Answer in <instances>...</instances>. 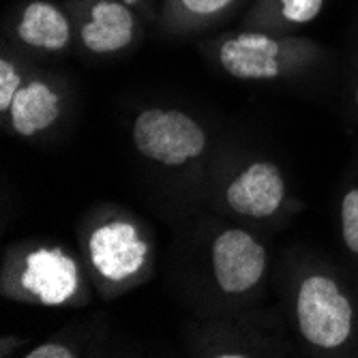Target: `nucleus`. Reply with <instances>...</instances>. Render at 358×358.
Returning <instances> with one entry per match:
<instances>
[{"mask_svg":"<svg viewBox=\"0 0 358 358\" xmlns=\"http://www.w3.org/2000/svg\"><path fill=\"white\" fill-rule=\"evenodd\" d=\"M356 103H358V90H356Z\"/></svg>","mask_w":358,"mask_h":358,"instance_id":"obj_17","label":"nucleus"},{"mask_svg":"<svg viewBox=\"0 0 358 358\" xmlns=\"http://www.w3.org/2000/svg\"><path fill=\"white\" fill-rule=\"evenodd\" d=\"M82 39L92 52H116L134 39V17L118 3H96L92 7V22L82 28Z\"/></svg>","mask_w":358,"mask_h":358,"instance_id":"obj_8","label":"nucleus"},{"mask_svg":"<svg viewBox=\"0 0 358 358\" xmlns=\"http://www.w3.org/2000/svg\"><path fill=\"white\" fill-rule=\"evenodd\" d=\"M58 118V96L43 84L30 82L20 88L11 103V124L17 134L32 136Z\"/></svg>","mask_w":358,"mask_h":358,"instance_id":"obj_9","label":"nucleus"},{"mask_svg":"<svg viewBox=\"0 0 358 358\" xmlns=\"http://www.w3.org/2000/svg\"><path fill=\"white\" fill-rule=\"evenodd\" d=\"M17 35L28 45L60 50L69 43V22L56 7L48 3H32L24 11Z\"/></svg>","mask_w":358,"mask_h":358,"instance_id":"obj_10","label":"nucleus"},{"mask_svg":"<svg viewBox=\"0 0 358 358\" xmlns=\"http://www.w3.org/2000/svg\"><path fill=\"white\" fill-rule=\"evenodd\" d=\"M283 193L285 187L275 166L253 164L227 187V204L241 215L268 217L279 208Z\"/></svg>","mask_w":358,"mask_h":358,"instance_id":"obj_6","label":"nucleus"},{"mask_svg":"<svg viewBox=\"0 0 358 358\" xmlns=\"http://www.w3.org/2000/svg\"><path fill=\"white\" fill-rule=\"evenodd\" d=\"M20 90V73L9 60H0V110H11Z\"/></svg>","mask_w":358,"mask_h":358,"instance_id":"obj_12","label":"nucleus"},{"mask_svg":"<svg viewBox=\"0 0 358 358\" xmlns=\"http://www.w3.org/2000/svg\"><path fill=\"white\" fill-rule=\"evenodd\" d=\"M299 327L317 348H339L352 331V307L329 277H309L299 289Z\"/></svg>","mask_w":358,"mask_h":358,"instance_id":"obj_1","label":"nucleus"},{"mask_svg":"<svg viewBox=\"0 0 358 358\" xmlns=\"http://www.w3.org/2000/svg\"><path fill=\"white\" fill-rule=\"evenodd\" d=\"M22 283L45 305H60L73 296L78 271L73 259L60 251L39 249L26 257Z\"/></svg>","mask_w":358,"mask_h":358,"instance_id":"obj_5","label":"nucleus"},{"mask_svg":"<svg viewBox=\"0 0 358 358\" xmlns=\"http://www.w3.org/2000/svg\"><path fill=\"white\" fill-rule=\"evenodd\" d=\"M322 3H324V0H281L283 15L289 22H296V24L311 22L320 13Z\"/></svg>","mask_w":358,"mask_h":358,"instance_id":"obj_13","label":"nucleus"},{"mask_svg":"<svg viewBox=\"0 0 358 358\" xmlns=\"http://www.w3.org/2000/svg\"><path fill=\"white\" fill-rule=\"evenodd\" d=\"M266 251L249 232L227 230L213 245V266L217 283L227 294H241L264 275Z\"/></svg>","mask_w":358,"mask_h":358,"instance_id":"obj_3","label":"nucleus"},{"mask_svg":"<svg viewBox=\"0 0 358 358\" xmlns=\"http://www.w3.org/2000/svg\"><path fill=\"white\" fill-rule=\"evenodd\" d=\"M146 243L140 241L134 225L112 221L90 236V259L106 279L122 281L131 277L146 257Z\"/></svg>","mask_w":358,"mask_h":358,"instance_id":"obj_4","label":"nucleus"},{"mask_svg":"<svg viewBox=\"0 0 358 358\" xmlns=\"http://www.w3.org/2000/svg\"><path fill=\"white\" fill-rule=\"evenodd\" d=\"M230 3L232 0H182V5L193 13H217Z\"/></svg>","mask_w":358,"mask_h":358,"instance_id":"obj_14","label":"nucleus"},{"mask_svg":"<svg viewBox=\"0 0 358 358\" xmlns=\"http://www.w3.org/2000/svg\"><path fill=\"white\" fill-rule=\"evenodd\" d=\"M343 219V241L350 251L358 253V189H352L341 204Z\"/></svg>","mask_w":358,"mask_h":358,"instance_id":"obj_11","label":"nucleus"},{"mask_svg":"<svg viewBox=\"0 0 358 358\" xmlns=\"http://www.w3.org/2000/svg\"><path fill=\"white\" fill-rule=\"evenodd\" d=\"M138 150L166 166H182L187 159L200 157L206 146L202 127L182 112L146 110L134 127Z\"/></svg>","mask_w":358,"mask_h":358,"instance_id":"obj_2","label":"nucleus"},{"mask_svg":"<svg viewBox=\"0 0 358 358\" xmlns=\"http://www.w3.org/2000/svg\"><path fill=\"white\" fill-rule=\"evenodd\" d=\"M124 3H127V5H136V3H138V0H124Z\"/></svg>","mask_w":358,"mask_h":358,"instance_id":"obj_16","label":"nucleus"},{"mask_svg":"<svg viewBox=\"0 0 358 358\" xmlns=\"http://www.w3.org/2000/svg\"><path fill=\"white\" fill-rule=\"evenodd\" d=\"M279 43L259 32H245L221 45V64L236 78H277Z\"/></svg>","mask_w":358,"mask_h":358,"instance_id":"obj_7","label":"nucleus"},{"mask_svg":"<svg viewBox=\"0 0 358 358\" xmlns=\"http://www.w3.org/2000/svg\"><path fill=\"white\" fill-rule=\"evenodd\" d=\"M28 358H71V350H67L64 345H56V343H45L41 348L30 350V354H26Z\"/></svg>","mask_w":358,"mask_h":358,"instance_id":"obj_15","label":"nucleus"}]
</instances>
